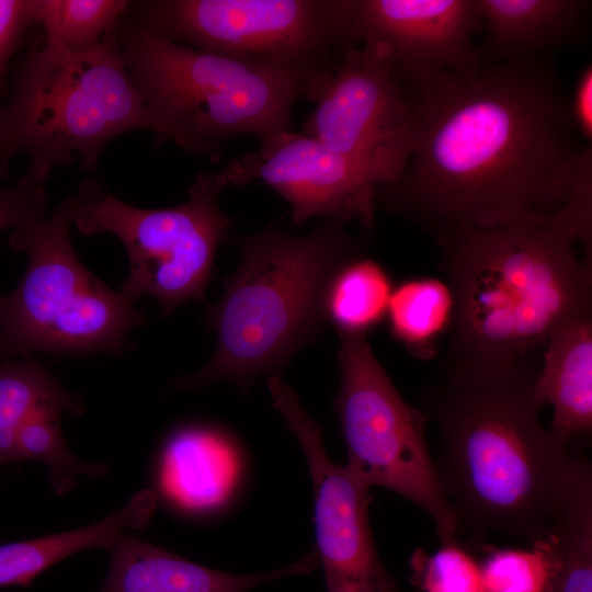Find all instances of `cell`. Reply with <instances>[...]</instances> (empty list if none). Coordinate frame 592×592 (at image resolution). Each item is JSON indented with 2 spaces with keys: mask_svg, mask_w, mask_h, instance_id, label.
Returning <instances> with one entry per match:
<instances>
[{
  "mask_svg": "<svg viewBox=\"0 0 592 592\" xmlns=\"http://www.w3.org/2000/svg\"><path fill=\"white\" fill-rule=\"evenodd\" d=\"M409 158L376 207L436 239L459 228L545 218L592 193V146L578 145L549 58L440 71L401 86Z\"/></svg>",
  "mask_w": 592,
  "mask_h": 592,
  "instance_id": "obj_1",
  "label": "cell"
},
{
  "mask_svg": "<svg viewBox=\"0 0 592 592\" xmlns=\"http://www.w3.org/2000/svg\"><path fill=\"white\" fill-rule=\"evenodd\" d=\"M454 298L445 376L531 365L530 357L574 314L592 308V195L549 216L437 239Z\"/></svg>",
  "mask_w": 592,
  "mask_h": 592,
  "instance_id": "obj_2",
  "label": "cell"
},
{
  "mask_svg": "<svg viewBox=\"0 0 592 592\" xmlns=\"http://www.w3.org/2000/svg\"><path fill=\"white\" fill-rule=\"evenodd\" d=\"M533 365L445 376L423 395L437 426L436 468L458 517L479 532L549 536L576 453L539 419Z\"/></svg>",
  "mask_w": 592,
  "mask_h": 592,
  "instance_id": "obj_3",
  "label": "cell"
},
{
  "mask_svg": "<svg viewBox=\"0 0 592 592\" xmlns=\"http://www.w3.org/2000/svg\"><path fill=\"white\" fill-rule=\"evenodd\" d=\"M226 241L240 259L205 316L216 348L202 369L175 383L181 388L221 379L246 386L284 365L320 330L331 276L360 252L344 224L333 219H322L305 236L272 224L252 235H228Z\"/></svg>",
  "mask_w": 592,
  "mask_h": 592,
  "instance_id": "obj_4",
  "label": "cell"
},
{
  "mask_svg": "<svg viewBox=\"0 0 592 592\" xmlns=\"http://www.w3.org/2000/svg\"><path fill=\"white\" fill-rule=\"evenodd\" d=\"M126 69L149 111L156 143L215 162L231 138L292 130L309 81L161 37L127 13L116 25Z\"/></svg>",
  "mask_w": 592,
  "mask_h": 592,
  "instance_id": "obj_5",
  "label": "cell"
},
{
  "mask_svg": "<svg viewBox=\"0 0 592 592\" xmlns=\"http://www.w3.org/2000/svg\"><path fill=\"white\" fill-rule=\"evenodd\" d=\"M155 122L126 69L116 26L90 50L73 53L41 35L18 68L0 110V145L26 155L25 178L44 183L55 167L80 159L94 170L106 144Z\"/></svg>",
  "mask_w": 592,
  "mask_h": 592,
  "instance_id": "obj_6",
  "label": "cell"
},
{
  "mask_svg": "<svg viewBox=\"0 0 592 592\" xmlns=\"http://www.w3.org/2000/svg\"><path fill=\"white\" fill-rule=\"evenodd\" d=\"M83 181L48 217L15 228L9 244L27 254L18 286L0 295V363L30 352L121 353L129 331L147 321L121 292L77 258L69 229L89 198Z\"/></svg>",
  "mask_w": 592,
  "mask_h": 592,
  "instance_id": "obj_7",
  "label": "cell"
},
{
  "mask_svg": "<svg viewBox=\"0 0 592 592\" xmlns=\"http://www.w3.org/2000/svg\"><path fill=\"white\" fill-rule=\"evenodd\" d=\"M127 15L169 41L308 81L353 47L345 0H139Z\"/></svg>",
  "mask_w": 592,
  "mask_h": 592,
  "instance_id": "obj_8",
  "label": "cell"
},
{
  "mask_svg": "<svg viewBox=\"0 0 592 592\" xmlns=\"http://www.w3.org/2000/svg\"><path fill=\"white\" fill-rule=\"evenodd\" d=\"M338 361L335 410L346 465L369 487H384L423 509L442 543L456 540L459 521L429 447V418L405 401L366 335L340 337Z\"/></svg>",
  "mask_w": 592,
  "mask_h": 592,
  "instance_id": "obj_9",
  "label": "cell"
},
{
  "mask_svg": "<svg viewBox=\"0 0 592 592\" xmlns=\"http://www.w3.org/2000/svg\"><path fill=\"white\" fill-rule=\"evenodd\" d=\"M225 187L218 173L202 172L183 204L150 209L119 201L93 179L73 224L84 236L117 237L130 266L121 293L132 303L148 295L161 314H171L186 300L205 296L217 248L230 227L218 204Z\"/></svg>",
  "mask_w": 592,
  "mask_h": 592,
  "instance_id": "obj_10",
  "label": "cell"
},
{
  "mask_svg": "<svg viewBox=\"0 0 592 592\" xmlns=\"http://www.w3.org/2000/svg\"><path fill=\"white\" fill-rule=\"evenodd\" d=\"M306 99L315 109L301 134L362 167L377 187L399 178L410 153L412 115L385 45L345 50L333 70L309 81Z\"/></svg>",
  "mask_w": 592,
  "mask_h": 592,
  "instance_id": "obj_11",
  "label": "cell"
},
{
  "mask_svg": "<svg viewBox=\"0 0 592 592\" xmlns=\"http://www.w3.org/2000/svg\"><path fill=\"white\" fill-rule=\"evenodd\" d=\"M274 408L297 439L315 493L317 555L328 592H397L383 566L368 521L369 486L348 465L328 456L320 426L295 391L276 375L269 378Z\"/></svg>",
  "mask_w": 592,
  "mask_h": 592,
  "instance_id": "obj_12",
  "label": "cell"
},
{
  "mask_svg": "<svg viewBox=\"0 0 592 592\" xmlns=\"http://www.w3.org/2000/svg\"><path fill=\"white\" fill-rule=\"evenodd\" d=\"M218 175L226 186L263 183L291 205V225L311 217L374 227L377 184L362 167L301 133L260 139L258 149L232 160Z\"/></svg>",
  "mask_w": 592,
  "mask_h": 592,
  "instance_id": "obj_13",
  "label": "cell"
},
{
  "mask_svg": "<svg viewBox=\"0 0 592 592\" xmlns=\"http://www.w3.org/2000/svg\"><path fill=\"white\" fill-rule=\"evenodd\" d=\"M345 10L351 45H385L401 86L485 64L474 43L483 27L477 0H346Z\"/></svg>",
  "mask_w": 592,
  "mask_h": 592,
  "instance_id": "obj_14",
  "label": "cell"
},
{
  "mask_svg": "<svg viewBox=\"0 0 592 592\" xmlns=\"http://www.w3.org/2000/svg\"><path fill=\"white\" fill-rule=\"evenodd\" d=\"M111 561L100 592H246L285 576L306 573L318 566L311 551L287 567L254 574L217 571L122 534L110 547Z\"/></svg>",
  "mask_w": 592,
  "mask_h": 592,
  "instance_id": "obj_15",
  "label": "cell"
},
{
  "mask_svg": "<svg viewBox=\"0 0 592 592\" xmlns=\"http://www.w3.org/2000/svg\"><path fill=\"white\" fill-rule=\"evenodd\" d=\"M486 29L480 48L489 62L548 58L580 39L591 2L584 0H477Z\"/></svg>",
  "mask_w": 592,
  "mask_h": 592,
  "instance_id": "obj_16",
  "label": "cell"
},
{
  "mask_svg": "<svg viewBox=\"0 0 592 592\" xmlns=\"http://www.w3.org/2000/svg\"><path fill=\"white\" fill-rule=\"evenodd\" d=\"M544 405L554 408L551 430L573 442L592 432V308L562 322L548 338L535 379Z\"/></svg>",
  "mask_w": 592,
  "mask_h": 592,
  "instance_id": "obj_17",
  "label": "cell"
},
{
  "mask_svg": "<svg viewBox=\"0 0 592 592\" xmlns=\"http://www.w3.org/2000/svg\"><path fill=\"white\" fill-rule=\"evenodd\" d=\"M160 486L190 511H207L228 497L237 462L228 442L207 428L187 426L168 440L160 463Z\"/></svg>",
  "mask_w": 592,
  "mask_h": 592,
  "instance_id": "obj_18",
  "label": "cell"
},
{
  "mask_svg": "<svg viewBox=\"0 0 592 592\" xmlns=\"http://www.w3.org/2000/svg\"><path fill=\"white\" fill-rule=\"evenodd\" d=\"M549 535L554 563L546 592H592V471L581 453L567 473Z\"/></svg>",
  "mask_w": 592,
  "mask_h": 592,
  "instance_id": "obj_19",
  "label": "cell"
},
{
  "mask_svg": "<svg viewBox=\"0 0 592 592\" xmlns=\"http://www.w3.org/2000/svg\"><path fill=\"white\" fill-rule=\"evenodd\" d=\"M392 289L387 271L360 251L345 260L328 283L326 320L340 337L366 335L385 319Z\"/></svg>",
  "mask_w": 592,
  "mask_h": 592,
  "instance_id": "obj_20",
  "label": "cell"
},
{
  "mask_svg": "<svg viewBox=\"0 0 592 592\" xmlns=\"http://www.w3.org/2000/svg\"><path fill=\"white\" fill-rule=\"evenodd\" d=\"M454 298L445 280L419 276L394 286L385 320L394 339L419 358L432 357L448 334Z\"/></svg>",
  "mask_w": 592,
  "mask_h": 592,
  "instance_id": "obj_21",
  "label": "cell"
},
{
  "mask_svg": "<svg viewBox=\"0 0 592 592\" xmlns=\"http://www.w3.org/2000/svg\"><path fill=\"white\" fill-rule=\"evenodd\" d=\"M56 406L79 414L82 402L29 356L0 363V434H16L35 410Z\"/></svg>",
  "mask_w": 592,
  "mask_h": 592,
  "instance_id": "obj_22",
  "label": "cell"
},
{
  "mask_svg": "<svg viewBox=\"0 0 592 592\" xmlns=\"http://www.w3.org/2000/svg\"><path fill=\"white\" fill-rule=\"evenodd\" d=\"M132 4L127 0H37L42 35L73 53L95 47Z\"/></svg>",
  "mask_w": 592,
  "mask_h": 592,
  "instance_id": "obj_23",
  "label": "cell"
},
{
  "mask_svg": "<svg viewBox=\"0 0 592 592\" xmlns=\"http://www.w3.org/2000/svg\"><path fill=\"white\" fill-rule=\"evenodd\" d=\"M64 411L56 406L41 407L16 431L18 462L33 459L45 464L57 493L72 487L80 474L95 476L104 471L102 465L83 463L70 453L60 430Z\"/></svg>",
  "mask_w": 592,
  "mask_h": 592,
  "instance_id": "obj_24",
  "label": "cell"
},
{
  "mask_svg": "<svg viewBox=\"0 0 592 592\" xmlns=\"http://www.w3.org/2000/svg\"><path fill=\"white\" fill-rule=\"evenodd\" d=\"M550 535L527 548L488 546L480 561L486 592H546L553 572Z\"/></svg>",
  "mask_w": 592,
  "mask_h": 592,
  "instance_id": "obj_25",
  "label": "cell"
},
{
  "mask_svg": "<svg viewBox=\"0 0 592 592\" xmlns=\"http://www.w3.org/2000/svg\"><path fill=\"white\" fill-rule=\"evenodd\" d=\"M411 567L422 592H486L480 561L458 539L442 543L431 555L415 550Z\"/></svg>",
  "mask_w": 592,
  "mask_h": 592,
  "instance_id": "obj_26",
  "label": "cell"
},
{
  "mask_svg": "<svg viewBox=\"0 0 592 592\" xmlns=\"http://www.w3.org/2000/svg\"><path fill=\"white\" fill-rule=\"evenodd\" d=\"M59 559V545L49 535L0 545V588L27 587Z\"/></svg>",
  "mask_w": 592,
  "mask_h": 592,
  "instance_id": "obj_27",
  "label": "cell"
},
{
  "mask_svg": "<svg viewBox=\"0 0 592 592\" xmlns=\"http://www.w3.org/2000/svg\"><path fill=\"white\" fill-rule=\"evenodd\" d=\"M46 204L44 183L23 177L13 184H0V232L42 219Z\"/></svg>",
  "mask_w": 592,
  "mask_h": 592,
  "instance_id": "obj_28",
  "label": "cell"
},
{
  "mask_svg": "<svg viewBox=\"0 0 592 592\" xmlns=\"http://www.w3.org/2000/svg\"><path fill=\"white\" fill-rule=\"evenodd\" d=\"M36 9L37 0H0V93L13 54L36 23Z\"/></svg>",
  "mask_w": 592,
  "mask_h": 592,
  "instance_id": "obj_29",
  "label": "cell"
},
{
  "mask_svg": "<svg viewBox=\"0 0 592 592\" xmlns=\"http://www.w3.org/2000/svg\"><path fill=\"white\" fill-rule=\"evenodd\" d=\"M568 112L571 125L584 144L592 141V66L585 65L576 81Z\"/></svg>",
  "mask_w": 592,
  "mask_h": 592,
  "instance_id": "obj_30",
  "label": "cell"
},
{
  "mask_svg": "<svg viewBox=\"0 0 592 592\" xmlns=\"http://www.w3.org/2000/svg\"><path fill=\"white\" fill-rule=\"evenodd\" d=\"M10 158L5 155L3 151L1 145H0V179L5 178L9 172V162Z\"/></svg>",
  "mask_w": 592,
  "mask_h": 592,
  "instance_id": "obj_31",
  "label": "cell"
}]
</instances>
